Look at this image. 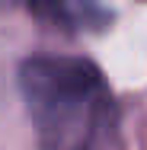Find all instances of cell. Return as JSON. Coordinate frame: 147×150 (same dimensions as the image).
Returning a JSON list of instances; mask_svg holds the SVG:
<instances>
[{
    "label": "cell",
    "instance_id": "cell-1",
    "mask_svg": "<svg viewBox=\"0 0 147 150\" xmlns=\"http://www.w3.org/2000/svg\"><path fill=\"white\" fill-rule=\"evenodd\" d=\"M38 150H99L115 121L109 86L87 58H29L19 67Z\"/></svg>",
    "mask_w": 147,
    "mask_h": 150
}]
</instances>
